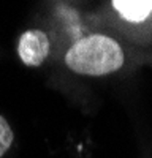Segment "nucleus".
I'll list each match as a JSON object with an SVG mask.
<instances>
[{
  "label": "nucleus",
  "mask_w": 152,
  "mask_h": 158,
  "mask_svg": "<svg viewBox=\"0 0 152 158\" xmlns=\"http://www.w3.org/2000/svg\"><path fill=\"white\" fill-rule=\"evenodd\" d=\"M18 54L27 67H40L49 54V38L41 30H25L18 43Z\"/></svg>",
  "instance_id": "nucleus-2"
},
{
  "label": "nucleus",
  "mask_w": 152,
  "mask_h": 158,
  "mask_svg": "<svg viewBox=\"0 0 152 158\" xmlns=\"http://www.w3.org/2000/svg\"><path fill=\"white\" fill-rule=\"evenodd\" d=\"M15 135H13V130L10 127V123L6 122V118L0 115V156H3L5 152L11 147Z\"/></svg>",
  "instance_id": "nucleus-4"
},
{
  "label": "nucleus",
  "mask_w": 152,
  "mask_h": 158,
  "mask_svg": "<svg viewBox=\"0 0 152 158\" xmlns=\"http://www.w3.org/2000/svg\"><path fill=\"white\" fill-rule=\"evenodd\" d=\"M67 67L79 74L103 76L124 65V52L117 41L106 35H89L78 40L65 56Z\"/></svg>",
  "instance_id": "nucleus-1"
},
{
  "label": "nucleus",
  "mask_w": 152,
  "mask_h": 158,
  "mask_svg": "<svg viewBox=\"0 0 152 158\" xmlns=\"http://www.w3.org/2000/svg\"><path fill=\"white\" fill-rule=\"evenodd\" d=\"M112 6L122 19L129 22H143L152 13L150 0H114Z\"/></svg>",
  "instance_id": "nucleus-3"
}]
</instances>
